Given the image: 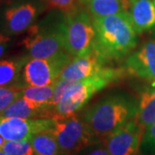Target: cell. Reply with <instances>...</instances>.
<instances>
[{"label": "cell", "mask_w": 155, "mask_h": 155, "mask_svg": "<svg viewBox=\"0 0 155 155\" xmlns=\"http://www.w3.org/2000/svg\"><path fill=\"white\" fill-rule=\"evenodd\" d=\"M95 51L106 62L127 55L137 44V33L128 11L93 18Z\"/></svg>", "instance_id": "obj_1"}, {"label": "cell", "mask_w": 155, "mask_h": 155, "mask_svg": "<svg viewBox=\"0 0 155 155\" xmlns=\"http://www.w3.org/2000/svg\"><path fill=\"white\" fill-rule=\"evenodd\" d=\"M145 131L133 118L104 138V146L110 155H137Z\"/></svg>", "instance_id": "obj_8"}, {"label": "cell", "mask_w": 155, "mask_h": 155, "mask_svg": "<svg viewBox=\"0 0 155 155\" xmlns=\"http://www.w3.org/2000/svg\"><path fill=\"white\" fill-rule=\"evenodd\" d=\"M80 1H81V3H82V4L84 5V0H80Z\"/></svg>", "instance_id": "obj_29"}, {"label": "cell", "mask_w": 155, "mask_h": 155, "mask_svg": "<svg viewBox=\"0 0 155 155\" xmlns=\"http://www.w3.org/2000/svg\"><path fill=\"white\" fill-rule=\"evenodd\" d=\"M84 5L94 18L128 11L132 3L129 0H84Z\"/></svg>", "instance_id": "obj_15"}, {"label": "cell", "mask_w": 155, "mask_h": 155, "mask_svg": "<svg viewBox=\"0 0 155 155\" xmlns=\"http://www.w3.org/2000/svg\"><path fill=\"white\" fill-rule=\"evenodd\" d=\"M10 35H6L4 32H0V59L5 54L8 46L10 44Z\"/></svg>", "instance_id": "obj_25"}, {"label": "cell", "mask_w": 155, "mask_h": 155, "mask_svg": "<svg viewBox=\"0 0 155 155\" xmlns=\"http://www.w3.org/2000/svg\"><path fill=\"white\" fill-rule=\"evenodd\" d=\"M63 18L61 22L51 25L33 24L28 29V35L23 40L29 59H49L64 53L65 49L63 35Z\"/></svg>", "instance_id": "obj_5"}, {"label": "cell", "mask_w": 155, "mask_h": 155, "mask_svg": "<svg viewBox=\"0 0 155 155\" xmlns=\"http://www.w3.org/2000/svg\"><path fill=\"white\" fill-rule=\"evenodd\" d=\"M128 11L137 34L155 26V6L152 0H134Z\"/></svg>", "instance_id": "obj_13"}, {"label": "cell", "mask_w": 155, "mask_h": 155, "mask_svg": "<svg viewBox=\"0 0 155 155\" xmlns=\"http://www.w3.org/2000/svg\"><path fill=\"white\" fill-rule=\"evenodd\" d=\"M54 121L51 131L55 135L62 154H76L95 143L97 137L77 114Z\"/></svg>", "instance_id": "obj_6"}, {"label": "cell", "mask_w": 155, "mask_h": 155, "mask_svg": "<svg viewBox=\"0 0 155 155\" xmlns=\"http://www.w3.org/2000/svg\"><path fill=\"white\" fill-rule=\"evenodd\" d=\"M104 63L105 61L92 51L86 55L73 58L64 67L60 78L71 81L81 80L99 72L104 67Z\"/></svg>", "instance_id": "obj_12"}, {"label": "cell", "mask_w": 155, "mask_h": 155, "mask_svg": "<svg viewBox=\"0 0 155 155\" xmlns=\"http://www.w3.org/2000/svg\"><path fill=\"white\" fill-rule=\"evenodd\" d=\"M84 155H110L109 153L108 150L104 147H97L95 148L89 150Z\"/></svg>", "instance_id": "obj_26"}, {"label": "cell", "mask_w": 155, "mask_h": 155, "mask_svg": "<svg viewBox=\"0 0 155 155\" xmlns=\"http://www.w3.org/2000/svg\"><path fill=\"white\" fill-rule=\"evenodd\" d=\"M126 70L129 74L149 82L155 87V41H146L127 58Z\"/></svg>", "instance_id": "obj_11"}, {"label": "cell", "mask_w": 155, "mask_h": 155, "mask_svg": "<svg viewBox=\"0 0 155 155\" xmlns=\"http://www.w3.org/2000/svg\"><path fill=\"white\" fill-rule=\"evenodd\" d=\"M28 59L24 56L19 59L0 61V86L20 85L22 71Z\"/></svg>", "instance_id": "obj_17"}, {"label": "cell", "mask_w": 155, "mask_h": 155, "mask_svg": "<svg viewBox=\"0 0 155 155\" xmlns=\"http://www.w3.org/2000/svg\"><path fill=\"white\" fill-rule=\"evenodd\" d=\"M5 141H6L0 135V150L2 149V147H3V146H4V144H5Z\"/></svg>", "instance_id": "obj_27"}, {"label": "cell", "mask_w": 155, "mask_h": 155, "mask_svg": "<svg viewBox=\"0 0 155 155\" xmlns=\"http://www.w3.org/2000/svg\"><path fill=\"white\" fill-rule=\"evenodd\" d=\"M62 24L65 49L70 55L76 58L93 51L96 32L88 11L80 9L66 14Z\"/></svg>", "instance_id": "obj_4"}, {"label": "cell", "mask_w": 155, "mask_h": 155, "mask_svg": "<svg viewBox=\"0 0 155 155\" xmlns=\"http://www.w3.org/2000/svg\"><path fill=\"white\" fill-rule=\"evenodd\" d=\"M54 123L52 118L23 119L0 116V135L5 140H29L35 134L51 130Z\"/></svg>", "instance_id": "obj_10"}, {"label": "cell", "mask_w": 155, "mask_h": 155, "mask_svg": "<svg viewBox=\"0 0 155 155\" xmlns=\"http://www.w3.org/2000/svg\"><path fill=\"white\" fill-rule=\"evenodd\" d=\"M50 9L61 11L64 15L82 9L84 5L80 0H43Z\"/></svg>", "instance_id": "obj_22"}, {"label": "cell", "mask_w": 155, "mask_h": 155, "mask_svg": "<svg viewBox=\"0 0 155 155\" xmlns=\"http://www.w3.org/2000/svg\"><path fill=\"white\" fill-rule=\"evenodd\" d=\"M0 155H8L7 153H4L2 150H0Z\"/></svg>", "instance_id": "obj_28"}, {"label": "cell", "mask_w": 155, "mask_h": 155, "mask_svg": "<svg viewBox=\"0 0 155 155\" xmlns=\"http://www.w3.org/2000/svg\"><path fill=\"white\" fill-rule=\"evenodd\" d=\"M141 145L144 148L155 155V123L146 129Z\"/></svg>", "instance_id": "obj_24"}, {"label": "cell", "mask_w": 155, "mask_h": 155, "mask_svg": "<svg viewBox=\"0 0 155 155\" xmlns=\"http://www.w3.org/2000/svg\"><path fill=\"white\" fill-rule=\"evenodd\" d=\"M41 12V6L34 1H19L11 4L3 13L4 33L16 35L23 33L33 25Z\"/></svg>", "instance_id": "obj_9"}, {"label": "cell", "mask_w": 155, "mask_h": 155, "mask_svg": "<svg viewBox=\"0 0 155 155\" xmlns=\"http://www.w3.org/2000/svg\"><path fill=\"white\" fill-rule=\"evenodd\" d=\"M137 106L123 95L104 97L84 112V121L97 138H106L134 118Z\"/></svg>", "instance_id": "obj_2"}, {"label": "cell", "mask_w": 155, "mask_h": 155, "mask_svg": "<svg viewBox=\"0 0 155 155\" xmlns=\"http://www.w3.org/2000/svg\"><path fill=\"white\" fill-rule=\"evenodd\" d=\"M129 1H130V2L132 3V2H133V1H134V0H129Z\"/></svg>", "instance_id": "obj_30"}, {"label": "cell", "mask_w": 155, "mask_h": 155, "mask_svg": "<svg viewBox=\"0 0 155 155\" xmlns=\"http://www.w3.org/2000/svg\"><path fill=\"white\" fill-rule=\"evenodd\" d=\"M76 81H71L67 79H63V78H59L55 83V87H54V97L51 102V108L54 109V107L56 106L62 98L63 95L67 91L68 89L72 86L73 84Z\"/></svg>", "instance_id": "obj_23"}, {"label": "cell", "mask_w": 155, "mask_h": 155, "mask_svg": "<svg viewBox=\"0 0 155 155\" xmlns=\"http://www.w3.org/2000/svg\"><path fill=\"white\" fill-rule=\"evenodd\" d=\"M22 86H0V116L13 102L21 97Z\"/></svg>", "instance_id": "obj_21"}, {"label": "cell", "mask_w": 155, "mask_h": 155, "mask_svg": "<svg viewBox=\"0 0 155 155\" xmlns=\"http://www.w3.org/2000/svg\"><path fill=\"white\" fill-rule=\"evenodd\" d=\"M55 84L45 85V86H30L25 85L22 88V96L24 99L28 100L31 103H34L37 105L51 108V102L54 97Z\"/></svg>", "instance_id": "obj_19"}, {"label": "cell", "mask_w": 155, "mask_h": 155, "mask_svg": "<svg viewBox=\"0 0 155 155\" xmlns=\"http://www.w3.org/2000/svg\"><path fill=\"white\" fill-rule=\"evenodd\" d=\"M134 120L145 130L155 123V90L141 92Z\"/></svg>", "instance_id": "obj_16"}, {"label": "cell", "mask_w": 155, "mask_h": 155, "mask_svg": "<svg viewBox=\"0 0 155 155\" xmlns=\"http://www.w3.org/2000/svg\"><path fill=\"white\" fill-rule=\"evenodd\" d=\"M51 130L40 132L30 137L29 141L35 155H62L55 135Z\"/></svg>", "instance_id": "obj_18"}, {"label": "cell", "mask_w": 155, "mask_h": 155, "mask_svg": "<svg viewBox=\"0 0 155 155\" xmlns=\"http://www.w3.org/2000/svg\"><path fill=\"white\" fill-rule=\"evenodd\" d=\"M72 59L68 53L49 59H29L22 68L23 85L45 86L55 84L64 67Z\"/></svg>", "instance_id": "obj_7"}, {"label": "cell", "mask_w": 155, "mask_h": 155, "mask_svg": "<svg viewBox=\"0 0 155 155\" xmlns=\"http://www.w3.org/2000/svg\"><path fill=\"white\" fill-rule=\"evenodd\" d=\"M1 150L8 155L35 154L29 140H6Z\"/></svg>", "instance_id": "obj_20"}, {"label": "cell", "mask_w": 155, "mask_h": 155, "mask_svg": "<svg viewBox=\"0 0 155 155\" xmlns=\"http://www.w3.org/2000/svg\"><path fill=\"white\" fill-rule=\"evenodd\" d=\"M153 4H154V6H155V0H153Z\"/></svg>", "instance_id": "obj_31"}, {"label": "cell", "mask_w": 155, "mask_h": 155, "mask_svg": "<svg viewBox=\"0 0 155 155\" xmlns=\"http://www.w3.org/2000/svg\"><path fill=\"white\" fill-rule=\"evenodd\" d=\"M0 116L5 117H18L23 119H39V118H52V110L37 105L23 97H19L13 102Z\"/></svg>", "instance_id": "obj_14"}, {"label": "cell", "mask_w": 155, "mask_h": 155, "mask_svg": "<svg viewBox=\"0 0 155 155\" xmlns=\"http://www.w3.org/2000/svg\"><path fill=\"white\" fill-rule=\"evenodd\" d=\"M126 72V68L104 67L94 75L76 81L65 92L59 104L54 107L52 119L77 114L95 93L124 77Z\"/></svg>", "instance_id": "obj_3"}]
</instances>
